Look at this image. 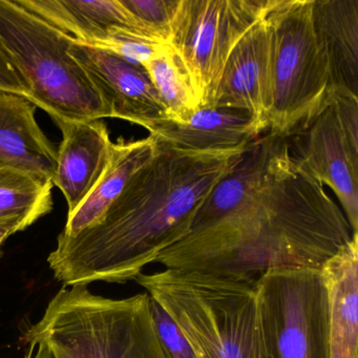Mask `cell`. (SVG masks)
<instances>
[{"mask_svg": "<svg viewBox=\"0 0 358 358\" xmlns=\"http://www.w3.org/2000/svg\"><path fill=\"white\" fill-rule=\"evenodd\" d=\"M133 16L142 34L169 45L181 7V0H120Z\"/></svg>", "mask_w": 358, "mask_h": 358, "instance_id": "cell-21", "label": "cell"}, {"mask_svg": "<svg viewBox=\"0 0 358 358\" xmlns=\"http://www.w3.org/2000/svg\"><path fill=\"white\" fill-rule=\"evenodd\" d=\"M272 57L273 38L266 15L232 50L206 106L250 113L267 129L272 99Z\"/></svg>", "mask_w": 358, "mask_h": 358, "instance_id": "cell-11", "label": "cell"}, {"mask_svg": "<svg viewBox=\"0 0 358 358\" xmlns=\"http://www.w3.org/2000/svg\"><path fill=\"white\" fill-rule=\"evenodd\" d=\"M255 289L270 358H330L328 293L320 270H269Z\"/></svg>", "mask_w": 358, "mask_h": 358, "instance_id": "cell-7", "label": "cell"}, {"mask_svg": "<svg viewBox=\"0 0 358 358\" xmlns=\"http://www.w3.org/2000/svg\"><path fill=\"white\" fill-rule=\"evenodd\" d=\"M146 129L161 143L194 152L245 148L267 131L250 113L215 106L198 108L183 122L164 119Z\"/></svg>", "mask_w": 358, "mask_h": 358, "instance_id": "cell-13", "label": "cell"}, {"mask_svg": "<svg viewBox=\"0 0 358 358\" xmlns=\"http://www.w3.org/2000/svg\"><path fill=\"white\" fill-rule=\"evenodd\" d=\"M70 53L89 75L108 106L110 118L129 121L144 129L167 119L144 66L75 41Z\"/></svg>", "mask_w": 358, "mask_h": 358, "instance_id": "cell-10", "label": "cell"}, {"mask_svg": "<svg viewBox=\"0 0 358 358\" xmlns=\"http://www.w3.org/2000/svg\"><path fill=\"white\" fill-rule=\"evenodd\" d=\"M150 305L155 329L169 358H196L192 345L169 314L150 296Z\"/></svg>", "mask_w": 358, "mask_h": 358, "instance_id": "cell-23", "label": "cell"}, {"mask_svg": "<svg viewBox=\"0 0 358 358\" xmlns=\"http://www.w3.org/2000/svg\"><path fill=\"white\" fill-rule=\"evenodd\" d=\"M53 187L47 180L0 165V223L28 220L34 224L51 213Z\"/></svg>", "mask_w": 358, "mask_h": 358, "instance_id": "cell-20", "label": "cell"}, {"mask_svg": "<svg viewBox=\"0 0 358 358\" xmlns=\"http://www.w3.org/2000/svg\"><path fill=\"white\" fill-rule=\"evenodd\" d=\"M131 30H118L106 41L96 45V49L114 54L131 64L145 66L166 47Z\"/></svg>", "mask_w": 358, "mask_h": 358, "instance_id": "cell-22", "label": "cell"}, {"mask_svg": "<svg viewBox=\"0 0 358 358\" xmlns=\"http://www.w3.org/2000/svg\"><path fill=\"white\" fill-rule=\"evenodd\" d=\"M16 1L77 43L89 47L106 41L118 30H131L142 34L120 0Z\"/></svg>", "mask_w": 358, "mask_h": 358, "instance_id": "cell-15", "label": "cell"}, {"mask_svg": "<svg viewBox=\"0 0 358 358\" xmlns=\"http://www.w3.org/2000/svg\"><path fill=\"white\" fill-rule=\"evenodd\" d=\"M320 272L328 293L330 358H358V236Z\"/></svg>", "mask_w": 358, "mask_h": 358, "instance_id": "cell-16", "label": "cell"}, {"mask_svg": "<svg viewBox=\"0 0 358 358\" xmlns=\"http://www.w3.org/2000/svg\"><path fill=\"white\" fill-rule=\"evenodd\" d=\"M0 90L24 96L28 99L30 96L28 87L18 76L1 48H0Z\"/></svg>", "mask_w": 358, "mask_h": 358, "instance_id": "cell-24", "label": "cell"}, {"mask_svg": "<svg viewBox=\"0 0 358 358\" xmlns=\"http://www.w3.org/2000/svg\"><path fill=\"white\" fill-rule=\"evenodd\" d=\"M159 141L152 136L137 141L113 143L110 162L103 176L80 205L68 215L59 236L72 238L97 223L120 196L131 178L156 154Z\"/></svg>", "mask_w": 358, "mask_h": 358, "instance_id": "cell-18", "label": "cell"}, {"mask_svg": "<svg viewBox=\"0 0 358 358\" xmlns=\"http://www.w3.org/2000/svg\"><path fill=\"white\" fill-rule=\"evenodd\" d=\"M312 20L335 91L358 96V0H313Z\"/></svg>", "mask_w": 358, "mask_h": 358, "instance_id": "cell-17", "label": "cell"}, {"mask_svg": "<svg viewBox=\"0 0 358 358\" xmlns=\"http://www.w3.org/2000/svg\"><path fill=\"white\" fill-rule=\"evenodd\" d=\"M134 280L173 318L196 358H270L255 285L175 269Z\"/></svg>", "mask_w": 358, "mask_h": 358, "instance_id": "cell-3", "label": "cell"}, {"mask_svg": "<svg viewBox=\"0 0 358 358\" xmlns=\"http://www.w3.org/2000/svg\"><path fill=\"white\" fill-rule=\"evenodd\" d=\"M166 113L167 120L183 122L201 108L185 66L171 45L144 66Z\"/></svg>", "mask_w": 358, "mask_h": 358, "instance_id": "cell-19", "label": "cell"}, {"mask_svg": "<svg viewBox=\"0 0 358 358\" xmlns=\"http://www.w3.org/2000/svg\"><path fill=\"white\" fill-rule=\"evenodd\" d=\"M286 138L295 162L334 194L358 234V154L350 148L332 100Z\"/></svg>", "mask_w": 358, "mask_h": 358, "instance_id": "cell-9", "label": "cell"}, {"mask_svg": "<svg viewBox=\"0 0 358 358\" xmlns=\"http://www.w3.org/2000/svg\"><path fill=\"white\" fill-rule=\"evenodd\" d=\"M247 146L194 152L159 142L97 223L58 238L48 259L56 280L69 287L135 280L189 234L196 211Z\"/></svg>", "mask_w": 358, "mask_h": 358, "instance_id": "cell-2", "label": "cell"}, {"mask_svg": "<svg viewBox=\"0 0 358 358\" xmlns=\"http://www.w3.org/2000/svg\"><path fill=\"white\" fill-rule=\"evenodd\" d=\"M24 358H55L45 343H30Z\"/></svg>", "mask_w": 358, "mask_h": 358, "instance_id": "cell-26", "label": "cell"}, {"mask_svg": "<svg viewBox=\"0 0 358 358\" xmlns=\"http://www.w3.org/2000/svg\"><path fill=\"white\" fill-rule=\"evenodd\" d=\"M31 225H32V223L28 221V220H13V221L0 223V257L3 255V252H1V245L3 244V242H5L8 238H10L12 234L27 229V228Z\"/></svg>", "mask_w": 358, "mask_h": 358, "instance_id": "cell-25", "label": "cell"}, {"mask_svg": "<svg viewBox=\"0 0 358 358\" xmlns=\"http://www.w3.org/2000/svg\"><path fill=\"white\" fill-rule=\"evenodd\" d=\"M36 108L28 98L0 90V165L52 182L57 150L39 127Z\"/></svg>", "mask_w": 358, "mask_h": 358, "instance_id": "cell-14", "label": "cell"}, {"mask_svg": "<svg viewBox=\"0 0 358 358\" xmlns=\"http://www.w3.org/2000/svg\"><path fill=\"white\" fill-rule=\"evenodd\" d=\"M62 133L57 166L52 178L72 213L99 182L110 162L113 142L100 120L73 121L53 118Z\"/></svg>", "mask_w": 358, "mask_h": 358, "instance_id": "cell-12", "label": "cell"}, {"mask_svg": "<svg viewBox=\"0 0 358 358\" xmlns=\"http://www.w3.org/2000/svg\"><path fill=\"white\" fill-rule=\"evenodd\" d=\"M275 0H181L169 45L206 106L238 41L263 20Z\"/></svg>", "mask_w": 358, "mask_h": 358, "instance_id": "cell-8", "label": "cell"}, {"mask_svg": "<svg viewBox=\"0 0 358 358\" xmlns=\"http://www.w3.org/2000/svg\"><path fill=\"white\" fill-rule=\"evenodd\" d=\"M313 0H275L267 14L273 38L267 131L290 135L330 104L335 87L312 20Z\"/></svg>", "mask_w": 358, "mask_h": 358, "instance_id": "cell-6", "label": "cell"}, {"mask_svg": "<svg viewBox=\"0 0 358 358\" xmlns=\"http://www.w3.org/2000/svg\"><path fill=\"white\" fill-rule=\"evenodd\" d=\"M357 236L328 188L295 162L282 136L241 206L192 230L155 263L255 285L272 269L322 270Z\"/></svg>", "mask_w": 358, "mask_h": 358, "instance_id": "cell-1", "label": "cell"}, {"mask_svg": "<svg viewBox=\"0 0 358 358\" xmlns=\"http://www.w3.org/2000/svg\"><path fill=\"white\" fill-rule=\"evenodd\" d=\"M22 339L45 343L55 358H169L148 293L114 299L87 286H64Z\"/></svg>", "mask_w": 358, "mask_h": 358, "instance_id": "cell-4", "label": "cell"}, {"mask_svg": "<svg viewBox=\"0 0 358 358\" xmlns=\"http://www.w3.org/2000/svg\"><path fill=\"white\" fill-rule=\"evenodd\" d=\"M73 41L16 0H0V48L28 87L29 100L52 119L110 118L89 75L70 53Z\"/></svg>", "mask_w": 358, "mask_h": 358, "instance_id": "cell-5", "label": "cell"}]
</instances>
